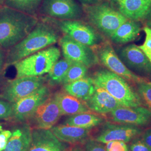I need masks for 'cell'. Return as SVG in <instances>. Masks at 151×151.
Wrapping results in <instances>:
<instances>
[{
    "label": "cell",
    "mask_w": 151,
    "mask_h": 151,
    "mask_svg": "<svg viewBox=\"0 0 151 151\" xmlns=\"http://www.w3.org/2000/svg\"><path fill=\"white\" fill-rule=\"evenodd\" d=\"M88 70V68L85 65L73 62L65 76L62 85L69 83L86 76Z\"/></svg>",
    "instance_id": "27"
},
{
    "label": "cell",
    "mask_w": 151,
    "mask_h": 151,
    "mask_svg": "<svg viewBox=\"0 0 151 151\" xmlns=\"http://www.w3.org/2000/svg\"><path fill=\"white\" fill-rule=\"evenodd\" d=\"M137 86L142 102L151 111V82L147 80L137 84Z\"/></svg>",
    "instance_id": "28"
},
{
    "label": "cell",
    "mask_w": 151,
    "mask_h": 151,
    "mask_svg": "<svg viewBox=\"0 0 151 151\" xmlns=\"http://www.w3.org/2000/svg\"></svg>",
    "instance_id": "42"
},
{
    "label": "cell",
    "mask_w": 151,
    "mask_h": 151,
    "mask_svg": "<svg viewBox=\"0 0 151 151\" xmlns=\"http://www.w3.org/2000/svg\"><path fill=\"white\" fill-rule=\"evenodd\" d=\"M13 104L0 99V119H5L12 115Z\"/></svg>",
    "instance_id": "30"
},
{
    "label": "cell",
    "mask_w": 151,
    "mask_h": 151,
    "mask_svg": "<svg viewBox=\"0 0 151 151\" xmlns=\"http://www.w3.org/2000/svg\"><path fill=\"white\" fill-rule=\"evenodd\" d=\"M143 21L144 22L146 26L151 28V9L150 11Z\"/></svg>",
    "instance_id": "38"
},
{
    "label": "cell",
    "mask_w": 151,
    "mask_h": 151,
    "mask_svg": "<svg viewBox=\"0 0 151 151\" xmlns=\"http://www.w3.org/2000/svg\"><path fill=\"white\" fill-rule=\"evenodd\" d=\"M142 29L140 22L128 19L112 34L109 39L110 42L115 44L123 45L136 40Z\"/></svg>",
    "instance_id": "21"
},
{
    "label": "cell",
    "mask_w": 151,
    "mask_h": 151,
    "mask_svg": "<svg viewBox=\"0 0 151 151\" xmlns=\"http://www.w3.org/2000/svg\"><path fill=\"white\" fill-rule=\"evenodd\" d=\"M32 139V130L29 124H23L15 130L3 151H27Z\"/></svg>",
    "instance_id": "22"
},
{
    "label": "cell",
    "mask_w": 151,
    "mask_h": 151,
    "mask_svg": "<svg viewBox=\"0 0 151 151\" xmlns=\"http://www.w3.org/2000/svg\"><path fill=\"white\" fill-rule=\"evenodd\" d=\"M64 91L82 101H86L95 90L91 77L85 76L80 80L63 85Z\"/></svg>",
    "instance_id": "23"
},
{
    "label": "cell",
    "mask_w": 151,
    "mask_h": 151,
    "mask_svg": "<svg viewBox=\"0 0 151 151\" xmlns=\"http://www.w3.org/2000/svg\"><path fill=\"white\" fill-rule=\"evenodd\" d=\"M85 103L90 111L99 114L110 113L122 106L106 90L96 85L93 93Z\"/></svg>",
    "instance_id": "18"
},
{
    "label": "cell",
    "mask_w": 151,
    "mask_h": 151,
    "mask_svg": "<svg viewBox=\"0 0 151 151\" xmlns=\"http://www.w3.org/2000/svg\"><path fill=\"white\" fill-rule=\"evenodd\" d=\"M62 35L52 23L44 19L19 43L9 49L5 66L17 62L58 42Z\"/></svg>",
    "instance_id": "1"
},
{
    "label": "cell",
    "mask_w": 151,
    "mask_h": 151,
    "mask_svg": "<svg viewBox=\"0 0 151 151\" xmlns=\"http://www.w3.org/2000/svg\"><path fill=\"white\" fill-rule=\"evenodd\" d=\"M44 19L64 35L93 49L106 41L103 35L88 22L80 20H60L47 17Z\"/></svg>",
    "instance_id": "6"
},
{
    "label": "cell",
    "mask_w": 151,
    "mask_h": 151,
    "mask_svg": "<svg viewBox=\"0 0 151 151\" xmlns=\"http://www.w3.org/2000/svg\"><path fill=\"white\" fill-rule=\"evenodd\" d=\"M88 22L105 38L109 39L128 19L109 2L101 1L90 5H84Z\"/></svg>",
    "instance_id": "4"
},
{
    "label": "cell",
    "mask_w": 151,
    "mask_h": 151,
    "mask_svg": "<svg viewBox=\"0 0 151 151\" xmlns=\"http://www.w3.org/2000/svg\"><path fill=\"white\" fill-rule=\"evenodd\" d=\"M116 52L133 73L146 79L151 78V62L138 45L128 44L118 49Z\"/></svg>",
    "instance_id": "11"
},
{
    "label": "cell",
    "mask_w": 151,
    "mask_h": 151,
    "mask_svg": "<svg viewBox=\"0 0 151 151\" xmlns=\"http://www.w3.org/2000/svg\"><path fill=\"white\" fill-rule=\"evenodd\" d=\"M103 118L97 114L86 112L70 116L64 122L65 125L91 129L103 122Z\"/></svg>",
    "instance_id": "24"
},
{
    "label": "cell",
    "mask_w": 151,
    "mask_h": 151,
    "mask_svg": "<svg viewBox=\"0 0 151 151\" xmlns=\"http://www.w3.org/2000/svg\"><path fill=\"white\" fill-rule=\"evenodd\" d=\"M73 63L65 58L58 60L45 77L49 85L55 86L62 84L65 76Z\"/></svg>",
    "instance_id": "25"
},
{
    "label": "cell",
    "mask_w": 151,
    "mask_h": 151,
    "mask_svg": "<svg viewBox=\"0 0 151 151\" xmlns=\"http://www.w3.org/2000/svg\"><path fill=\"white\" fill-rule=\"evenodd\" d=\"M6 57L2 49L0 48V73L5 67Z\"/></svg>",
    "instance_id": "36"
},
{
    "label": "cell",
    "mask_w": 151,
    "mask_h": 151,
    "mask_svg": "<svg viewBox=\"0 0 151 151\" xmlns=\"http://www.w3.org/2000/svg\"><path fill=\"white\" fill-rule=\"evenodd\" d=\"M63 58L72 62L79 63L88 68L99 64L94 49L80 43L66 35H62L58 42Z\"/></svg>",
    "instance_id": "9"
},
{
    "label": "cell",
    "mask_w": 151,
    "mask_h": 151,
    "mask_svg": "<svg viewBox=\"0 0 151 151\" xmlns=\"http://www.w3.org/2000/svg\"><path fill=\"white\" fill-rule=\"evenodd\" d=\"M142 139L148 146L151 147V128L147 130L143 133Z\"/></svg>",
    "instance_id": "35"
},
{
    "label": "cell",
    "mask_w": 151,
    "mask_h": 151,
    "mask_svg": "<svg viewBox=\"0 0 151 151\" xmlns=\"http://www.w3.org/2000/svg\"><path fill=\"white\" fill-rule=\"evenodd\" d=\"M47 85L37 91L13 104L12 116L16 121L24 123L31 119L37 108L51 96Z\"/></svg>",
    "instance_id": "12"
},
{
    "label": "cell",
    "mask_w": 151,
    "mask_h": 151,
    "mask_svg": "<svg viewBox=\"0 0 151 151\" xmlns=\"http://www.w3.org/2000/svg\"><path fill=\"white\" fill-rule=\"evenodd\" d=\"M142 29L145 34V40L143 44L138 47L151 62V28L145 26Z\"/></svg>",
    "instance_id": "29"
},
{
    "label": "cell",
    "mask_w": 151,
    "mask_h": 151,
    "mask_svg": "<svg viewBox=\"0 0 151 151\" xmlns=\"http://www.w3.org/2000/svg\"><path fill=\"white\" fill-rule=\"evenodd\" d=\"M94 84L109 93L125 107H137L143 103L137 91L128 82L106 68H100L95 71L91 77Z\"/></svg>",
    "instance_id": "3"
},
{
    "label": "cell",
    "mask_w": 151,
    "mask_h": 151,
    "mask_svg": "<svg viewBox=\"0 0 151 151\" xmlns=\"http://www.w3.org/2000/svg\"><path fill=\"white\" fill-rule=\"evenodd\" d=\"M93 49L97 55L99 63L103 65L108 70L121 76L130 83L137 85L148 80L130 71L120 59L109 41L106 40Z\"/></svg>",
    "instance_id": "7"
},
{
    "label": "cell",
    "mask_w": 151,
    "mask_h": 151,
    "mask_svg": "<svg viewBox=\"0 0 151 151\" xmlns=\"http://www.w3.org/2000/svg\"><path fill=\"white\" fill-rule=\"evenodd\" d=\"M27 151H67V148L50 129H35Z\"/></svg>",
    "instance_id": "17"
},
{
    "label": "cell",
    "mask_w": 151,
    "mask_h": 151,
    "mask_svg": "<svg viewBox=\"0 0 151 151\" xmlns=\"http://www.w3.org/2000/svg\"><path fill=\"white\" fill-rule=\"evenodd\" d=\"M39 12L44 17L60 20H80L83 15L75 0H43Z\"/></svg>",
    "instance_id": "10"
},
{
    "label": "cell",
    "mask_w": 151,
    "mask_h": 151,
    "mask_svg": "<svg viewBox=\"0 0 151 151\" xmlns=\"http://www.w3.org/2000/svg\"><path fill=\"white\" fill-rule=\"evenodd\" d=\"M107 151H129L126 143L122 141H111L106 143Z\"/></svg>",
    "instance_id": "31"
},
{
    "label": "cell",
    "mask_w": 151,
    "mask_h": 151,
    "mask_svg": "<svg viewBox=\"0 0 151 151\" xmlns=\"http://www.w3.org/2000/svg\"><path fill=\"white\" fill-rule=\"evenodd\" d=\"M141 133L142 130L137 126L107 122L95 140L105 144L111 141H122L128 143Z\"/></svg>",
    "instance_id": "13"
},
{
    "label": "cell",
    "mask_w": 151,
    "mask_h": 151,
    "mask_svg": "<svg viewBox=\"0 0 151 151\" xmlns=\"http://www.w3.org/2000/svg\"><path fill=\"white\" fill-rule=\"evenodd\" d=\"M38 18L11 9L0 7V48L9 49L19 43L38 23Z\"/></svg>",
    "instance_id": "2"
},
{
    "label": "cell",
    "mask_w": 151,
    "mask_h": 151,
    "mask_svg": "<svg viewBox=\"0 0 151 151\" xmlns=\"http://www.w3.org/2000/svg\"><path fill=\"white\" fill-rule=\"evenodd\" d=\"M127 19L143 20L151 9V0H108Z\"/></svg>",
    "instance_id": "16"
},
{
    "label": "cell",
    "mask_w": 151,
    "mask_h": 151,
    "mask_svg": "<svg viewBox=\"0 0 151 151\" xmlns=\"http://www.w3.org/2000/svg\"><path fill=\"white\" fill-rule=\"evenodd\" d=\"M43 0H6V6L27 14L36 16Z\"/></svg>",
    "instance_id": "26"
},
{
    "label": "cell",
    "mask_w": 151,
    "mask_h": 151,
    "mask_svg": "<svg viewBox=\"0 0 151 151\" xmlns=\"http://www.w3.org/2000/svg\"><path fill=\"white\" fill-rule=\"evenodd\" d=\"M62 115L58 104L52 95L37 108L31 119L36 129H50Z\"/></svg>",
    "instance_id": "14"
},
{
    "label": "cell",
    "mask_w": 151,
    "mask_h": 151,
    "mask_svg": "<svg viewBox=\"0 0 151 151\" xmlns=\"http://www.w3.org/2000/svg\"><path fill=\"white\" fill-rule=\"evenodd\" d=\"M6 0H0V6L2 5L4 2H5Z\"/></svg>",
    "instance_id": "40"
},
{
    "label": "cell",
    "mask_w": 151,
    "mask_h": 151,
    "mask_svg": "<svg viewBox=\"0 0 151 151\" xmlns=\"http://www.w3.org/2000/svg\"><path fill=\"white\" fill-rule=\"evenodd\" d=\"M68 151H85V150L82 148L81 146L78 145H75L70 147V150Z\"/></svg>",
    "instance_id": "39"
},
{
    "label": "cell",
    "mask_w": 151,
    "mask_h": 151,
    "mask_svg": "<svg viewBox=\"0 0 151 151\" xmlns=\"http://www.w3.org/2000/svg\"><path fill=\"white\" fill-rule=\"evenodd\" d=\"M11 135L12 133L10 130L4 129L2 125H0V151L5 150Z\"/></svg>",
    "instance_id": "34"
},
{
    "label": "cell",
    "mask_w": 151,
    "mask_h": 151,
    "mask_svg": "<svg viewBox=\"0 0 151 151\" xmlns=\"http://www.w3.org/2000/svg\"><path fill=\"white\" fill-rule=\"evenodd\" d=\"M53 95L58 104L63 115L72 116L78 114L90 112L85 101L65 91L57 92Z\"/></svg>",
    "instance_id": "20"
},
{
    "label": "cell",
    "mask_w": 151,
    "mask_h": 151,
    "mask_svg": "<svg viewBox=\"0 0 151 151\" xmlns=\"http://www.w3.org/2000/svg\"><path fill=\"white\" fill-rule=\"evenodd\" d=\"M130 151H151V147L148 146L142 139H135L129 146Z\"/></svg>",
    "instance_id": "33"
},
{
    "label": "cell",
    "mask_w": 151,
    "mask_h": 151,
    "mask_svg": "<svg viewBox=\"0 0 151 151\" xmlns=\"http://www.w3.org/2000/svg\"><path fill=\"white\" fill-rule=\"evenodd\" d=\"M0 82H1V78H0Z\"/></svg>",
    "instance_id": "41"
},
{
    "label": "cell",
    "mask_w": 151,
    "mask_h": 151,
    "mask_svg": "<svg viewBox=\"0 0 151 151\" xmlns=\"http://www.w3.org/2000/svg\"><path fill=\"white\" fill-rule=\"evenodd\" d=\"M79 1L83 6L93 5L102 1V0H79Z\"/></svg>",
    "instance_id": "37"
},
{
    "label": "cell",
    "mask_w": 151,
    "mask_h": 151,
    "mask_svg": "<svg viewBox=\"0 0 151 151\" xmlns=\"http://www.w3.org/2000/svg\"><path fill=\"white\" fill-rule=\"evenodd\" d=\"M85 151H107L102 143L95 139H88L86 142Z\"/></svg>",
    "instance_id": "32"
},
{
    "label": "cell",
    "mask_w": 151,
    "mask_h": 151,
    "mask_svg": "<svg viewBox=\"0 0 151 151\" xmlns=\"http://www.w3.org/2000/svg\"><path fill=\"white\" fill-rule=\"evenodd\" d=\"M60 55V48L53 45L22 59L13 65L16 69V78L47 74Z\"/></svg>",
    "instance_id": "5"
},
{
    "label": "cell",
    "mask_w": 151,
    "mask_h": 151,
    "mask_svg": "<svg viewBox=\"0 0 151 151\" xmlns=\"http://www.w3.org/2000/svg\"><path fill=\"white\" fill-rule=\"evenodd\" d=\"M46 77L44 76L16 78L7 82L0 95V97L14 104L37 91L46 85Z\"/></svg>",
    "instance_id": "8"
},
{
    "label": "cell",
    "mask_w": 151,
    "mask_h": 151,
    "mask_svg": "<svg viewBox=\"0 0 151 151\" xmlns=\"http://www.w3.org/2000/svg\"><path fill=\"white\" fill-rule=\"evenodd\" d=\"M90 129L63 124L54 126L50 130L60 141L77 145L88 140Z\"/></svg>",
    "instance_id": "19"
},
{
    "label": "cell",
    "mask_w": 151,
    "mask_h": 151,
    "mask_svg": "<svg viewBox=\"0 0 151 151\" xmlns=\"http://www.w3.org/2000/svg\"><path fill=\"white\" fill-rule=\"evenodd\" d=\"M114 122L120 124L145 126L151 122V111L143 106L125 107L121 106L110 113Z\"/></svg>",
    "instance_id": "15"
}]
</instances>
